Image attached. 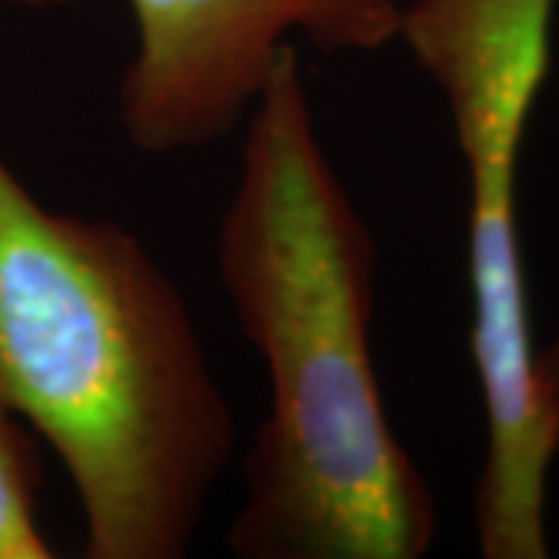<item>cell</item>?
Instances as JSON below:
<instances>
[{"label":"cell","mask_w":559,"mask_h":559,"mask_svg":"<svg viewBox=\"0 0 559 559\" xmlns=\"http://www.w3.org/2000/svg\"><path fill=\"white\" fill-rule=\"evenodd\" d=\"M380 246L318 134L296 44L246 116L218 271L267 373L227 528L240 559H419L439 513L373 364Z\"/></svg>","instance_id":"cell-1"},{"label":"cell","mask_w":559,"mask_h":559,"mask_svg":"<svg viewBox=\"0 0 559 559\" xmlns=\"http://www.w3.org/2000/svg\"><path fill=\"white\" fill-rule=\"evenodd\" d=\"M0 399L75 488L87 559H180L237 448L197 320L134 230L0 159Z\"/></svg>","instance_id":"cell-2"},{"label":"cell","mask_w":559,"mask_h":559,"mask_svg":"<svg viewBox=\"0 0 559 559\" xmlns=\"http://www.w3.org/2000/svg\"><path fill=\"white\" fill-rule=\"evenodd\" d=\"M559 0H407L399 40L436 81L469 183V348L485 411L476 544L547 559L554 448L540 404L520 242V159L554 60Z\"/></svg>","instance_id":"cell-3"},{"label":"cell","mask_w":559,"mask_h":559,"mask_svg":"<svg viewBox=\"0 0 559 559\" xmlns=\"http://www.w3.org/2000/svg\"><path fill=\"white\" fill-rule=\"evenodd\" d=\"M138 28L119 119L146 156L193 153L240 128L293 35L320 53L399 40L401 0H128Z\"/></svg>","instance_id":"cell-4"},{"label":"cell","mask_w":559,"mask_h":559,"mask_svg":"<svg viewBox=\"0 0 559 559\" xmlns=\"http://www.w3.org/2000/svg\"><path fill=\"white\" fill-rule=\"evenodd\" d=\"M40 457L28 426L0 399V559L57 557L38 516Z\"/></svg>","instance_id":"cell-5"},{"label":"cell","mask_w":559,"mask_h":559,"mask_svg":"<svg viewBox=\"0 0 559 559\" xmlns=\"http://www.w3.org/2000/svg\"><path fill=\"white\" fill-rule=\"evenodd\" d=\"M535 370H538L540 404H544V419H547V436L554 457H559V326L554 340L535 355Z\"/></svg>","instance_id":"cell-6"},{"label":"cell","mask_w":559,"mask_h":559,"mask_svg":"<svg viewBox=\"0 0 559 559\" xmlns=\"http://www.w3.org/2000/svg\"><path fill=\"white\" fill-rule=\"evenodd\" d=\"M7 7H22V10H50V7H66L75 0H0Z\"/></svg>","instance_id":"cell-7"}]
</instances>
